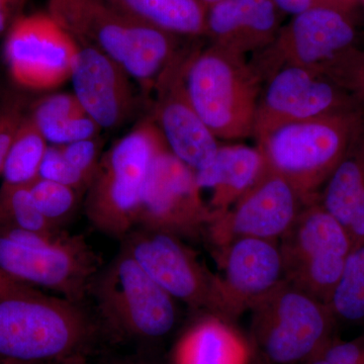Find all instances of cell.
Returning a JSON list of instances; mask_svg holds the SVG:
<instances>
[{
    "mask_svg": "<svg viewBox=\"0 0 364 364\" xmlns=\"http://www.w3.org/2000/svg\"><path fill=\"white\" fill-rule=\"evenodd\" d=\"M186 59L179 55L154 86V123L170 152L196 172L213 161L220 146L189 100L183 77Z\"/></svg>",
    "mask_w": 364,
    "mask_h": 364,
    "instance_id": "16",
    "label": "cell"
},
{
    "mask_svg": "<svg viewBox=\"0 0 364 364\" xmlns=\"http://www.w3.org/2000/svg\"><path fill=\"white\" fill-rule=\"evenodd\" d=\"M48 13L76 42L102 52L144 87L154 88L181 55L179 36L136 20L105 0H49Z\"/></svg>",
    "mask_w": 364,
    "mask_h": 364,
    "instance_id": "2",
    "label": "cell"
},
{
    "mask_svg": "<svg viewBox=\"0 0 364 364\" xmlns=\"http://www.w3.org/2000/svg\"><path fill=\"white\" fill-rule=\"evenodd\" d=\"M59 148L67 162L82 174L90 186L102 156L100 155L102 145L97 136L59 146Z\"/></svg>",
    "mask_w": 364,
    "mask_h": 364,
    "instance_id": "31",
    "label": "cell"
},
{
    "mask_svg": "<svg viewBox=\"0 0 364 364\" xmlns=\"http://www.w3.org/2000/svg\"><path fill=\"white\" fill-rule=\"evenodd\" d=\"M0 277H1V273H0Z\"/></svg>",
    "mask_w": 364,
    "mask_h": 364,
    "instance_id": "44",
    "label": "cell"
},
{
    "mask_svg": "<svg viewBox=\"0 0 364 364\" xmlns=\"http://www.w3.org/2000/svg\"><path fill=\"white\" fill-rule=\"evenodd\" d=\"M78 43L49 13L14 21L4 46L14 82L33 90L58 87L70 79Z\"/></svg>",
    "mask_w": 364,
    "mask_h": 364,
    "instance_id": "14",
    "label": "cell"
},
{
    "mask_svg": "<svg viewBox=\"0 0 364 364\" xmlns=\"http://www.w3.org/2000/svg\"><path fill=\"white\" fill-rule=\"evenodd\" d=\"M1 364H85L82 358L72 359L66 361H55V363H1Z\"/></svg>",
    "mask_w": 364,
    "mask_h": 364,
    "instance_id": "38",
    "label": "cell"
},
{
    "mask_svg": "<svg viewBox=\"0 0 364 364\" xmlns=\"http://www.w3.org/2000/svg\"><path fill=\"white\" fill-rule=\"evenodd\" d=\"M284 14L296 16L317 7H338L355 11L358 0H273Z\"/></svg>",
    "mask_w": 364,
    "mask_h": 364,
    "instance_id": "35",
    "label": "cell"
},
{
    "mask_svg": "<svg viewBox=\"0 0 364 364\" xmlns=\"http://www.w3.org/2000/svg\"><path fill=\"white\" fill-rule=\"evenodd\" d=\"M248 342L229 323L208 316L191 326L177 344L176 364H248Z\"/></svg>",
    "mask_w": 364,
    "mask_h": 364,
    "instance_id": "21",
    "label": "cell"
},
{
    "mask_svg": "<svg viewBox=\"0 0 364 364\" xmlns=\"http://www.w3.org/2000/svg\"><path fill=\"white\" fill-rule=\"evenodd\" d=\"M48 146L28 114L21 124L7 153L0 188L30 186L39 177L41 163Z\"/></svg>",
    "mask_w": 364,
    "mask_h": 364,
    "instance_id": "24",
    "label": "cell"
},
{
    "mask_svg": "<svg viewBox=\"0 0 364 364\" xmlns=\"http://www.w3.org/2000/svg\"><path fill=\"white\" fill-rule=\"evenodd\" d=\"M102 261L85 237L69 235L49 247L18 245L0 236V272L28 286L56 291L83 303Z\"/></svg>",
    "mask_w": 364,
    "mask_h": 364,
    "instance_id": "11",
    "label": "cell"
},
{
    "mask_svg": "<svg viewBox=\"0 0 364 364\" xmlns=\"http://www.w3.org/2000/svg\"><path fill=\"white\" fill-rule=\"evenodd\" d=\"M265 166L267 159L258 146H220L213 161L196 172V186L212 219L226 213L245 195Z\"/></svg>",
    "mask_w": 364,
    "mask_h": 364,
    "instance_id": "20",
    "label": "cell"
},
{
    "mask_svg": "<svg viewBox=\"0 0 364 364\" xmlns=\"http://www.w3.org/2000/svg\"><path fill=\"white\" fill-rule=\"evenodd\" d=\"M164 146L156 124L146 119L102 155L85 200L95 230L124 241L136 229L151 165Z\"/></svg>",
    "mask_w": 364,
    "mask_h": 364,
    "instance_id": "6",
    "label": "cell"
},
{
    "mask_svg": "<svg viewBox=\"0 0 364 364\" xmlns=\"http://www.w3.org/2000/svg\"><path fill=\"white\" fill-rule=\"evenodd\" d=\"M279 242L284 280L327 305L353 249L343 225L317 200L304 208Z\"/></svg>",
    "mask_w": 364,
    "mask_h": 364,
    "instance_id": "9",
    "label": "cell"
},
{
    "mask_svg": "<svg viewBox=\"0 0 364 364\" xmlns=\"http://www.w3.org/2000/svg\"><path fill=\"white\" fill-rule=\"evenodd\" d=\"M364 191V132L352 143L320 193L322 207L347 230Z\"/></svg>",
    "mask_w": 364,
    "mask_h": 364,
    "instance_id": "23",
    "label": "cell"
},
{
    "mask_svg": "<svg viewBox=\"0 0 364 364\" xmlns=\"http://www.w3.org/2000/svg\"><path fill=\"white\" fill-rule=\"evenodd\" d=\"M318 358L334 364H364V335L351 340H333Z\"/></svg>",
    "mask_w": 364,
    "mask_h": 364,
    "instance_id": "34",
    "label": "cell"
},
{
    "mask_svg": "<svg viewBox=\"0 0 364 364\" xmlns=\"http://www.w3.org/2000/svg\"><path fill=\"white\" fill-rule=\"evenodd\" d=\"M220 277L233 318L284 280L279 241L239 237L215 248Z\"/></svg>",
    "mask_w": 364,
    "mask_h": 364,
    "instance_id": "17",
    "label": "cell"
},
{
    "mask_svg": "<svg viewBox=\"0 0 364 364\" xmlns=\"http://www.w3.org/2000/svg\"><path fill=\"white\" fill-rule=\"evenodd\" d=\"M2 102H0V107H1Z\"/></svg>",
    "mask_w": 364,
    "mask_h": 364,
    "instance_id": "43",
    "label": "cell"
},
{
    "mask_svg": "<svg viewBox=\"0 0 364 364\" xmlns=\"http://www.w3.org/2000/svg\"><path fill=\"white\" fill-rule=\"evenodd\" d=\"M306 205L291 182L267 161L252 188L226 213L210 220L205 237L214 248L239 237L279 241Z\"/></svg>",
    "mask_w": 364,
    "mask_h": 364,
    "instance_id": "15",
    "label": "cell"
},
{
    "mask_svg": "<svg viewBox=\"0 0 364 364\" xmlns=\"http://www.w3.org/2000/svg\"><path fill=\"white\" fill-rule=\"evenodd\" d=\"M267 79L254 124L258 145L287 124L359 105L331 78L313 69L284 67Z\"/></svg>",
    "mask_w": 364,
    "mask_h": 364,
    "instance_id": "13",
    "label": "cell"
},
{
    "mask_svg": "<svg viewBox=\"0 0 364 364\" xmlns=\"http://www.w3.org/2000/svg\"><path fill=\"white\" fill-rule=\"evenodd\" d=\"M358 2H360V4H363V6H364V0H358Z\"/></svg>",
    "mask_w": 364,
    "mask_h": 364,
    "instance_id": "42",
    "label": "cell"
},
{
    "mask_svg": "<svg viewBox=\"0 0 364 364\" xmlns=\"http://www.w3.org/2000/svg\"><path fill=\"white\" fill-rule=\"evenodd\" d=\"M9 9L0 7V33L6 28L7 20H9Z\"/></svg>",
    "mask_w": 364,
    "mask_h": 364,
    "instance_id": "37",
    "label": "cell"
},
{
    "mask_svg": "<svg viewBox=\"0 0 364 364\" xmlns=\"http://www.w3.org/2000/svg\"><path fill=\"white\" fill-rule=\"evenodd\" d=\"M200 2L205 6V9H210V7L215 6V4H220L223 0H200Z\"/></svg>",
    "mask_w": 364,
    "mask_h": 364,
    "instance_id": "39",
    "label": "cell"
},
{
    "mask_svg": "<svg viewBox=\"0 0 364 364\" xmlns=\"http://www.w3.org/2000/svg\"><path fill=\"white\" fill-rule=\"evenodd\" d=\"M320 72L341 86L360 107L364 105V50L351 48L328 62Z\"/></svg>",
    "mask_w": 364,
    "mask_h": 364,
    "instance_id": "28",
    "label": "cell"
},
{
    "mask_svg": "<svg viewBox=\"0 0 364 364\" xmlns=\"http://www.w3.org/2000/svg\"><path fill=\"white\" fill-rule=\"evenodd\" d=\"M136 20L184 37L205 35L207 11L200 0H105Z\"/></svg>",
    "mask_w": 364,
    "mask_h": 364,
    "instance_id": "22",
    "label": "cell"
},
{
    "mask_svg": "<svg viewBox=\"0 0 364 364\" xmlns=\"http://www.w3.org/2000/svg\"><path fill=\"white\" fill-rule=\"evenodd\" d=\"M358 38L352 9H309L282 26L272 44L259 52V61L252 65L262 80L287 66L320 71L335 57L356 47Z\"/></svg>",
    "mask_w": 364,
    "mask_h": 364,
    "instance_id": "10",
    "label": "cell"
},
{
    "mask_svg": "<svg viewBox=\"0 0 364 364\" xmlns=\"http://www.w3.org/2000/svg\"><path fill=\"white\" fill-rule=\"evenodd\" d=\"M210 219L196 186V172L164 146L151 165L136 228L198 239L205 236Z\"/></svg>",
    "mask_w": 364,
    "mask_h": 364,
    "instance_id": "12",
    "label": "cell"
},
{
    "mask_svg": "<svg viewBox=\"0 0 364 364\" xmlns=\"http://www.w3.org/2000/svg\"><path fill=\"white\" fill-rule=\"evenodd\" d=\"M308 364H334L329 363V361L325 360V359L323 358H316L315 360L311 361L310 363Z\"/></svg>",
    "mask_w": 364,
    "mask_h": 364,
    "instance_id": "41",
    "label": "cell"
},
{
    "mask_svg": "<svg viewBox=\"0 0 364 364\" xmlns=\"http://www.w3.org/2000/svg\"><path fill=\"white\" fill-rule=\"evenodd\" d=\"M11 1H13V0H0V7L9 9H11Z\"/></svg>",
    "mask_w": 364,
    "mask_h": 364,
    "instance_id": "40",
    "label": "cell"
},
{
    "mask_svg": "<svg viewBox=\"0 0 364 364\" xmlns=\"http://www.w3.org/2000/svg\"><path fill=\"white\" fill-rule=\"evenodd\" d=\"M336 325H364V244L352 249L327 301Z\"/></svg>",
    "mask_w": 364,
    "mask_h": 364,
    "instance_id": "25",
    "label": "cell"
},
{
    "mask_svg": "<svg viewBox=\"0 0 364 364\" xmlns=\"http://www.w3.org/2000/svg\"><path fill=\"white\" fill-rule=\"evenodd\" d=\"M90 294L105 325L122 336L159 341L169 336L178 323L176 299L124 248L100 270Z\"/></svg>",
    "mask_w": 364,
    "mask_h": 364,
    "instance_id": "7",
    "label": "cell"
},
{
    "mask_svg": "<svg viewBox=\"0 0 364 364\" xmlns=\"http://www.w3.org/2000/svg\"><path fill=\"white\" fill-rule=\"evenodd\" d=\"M40 178L64 184L76 191L87 189L88 182L73 168L60 150L59 146L49 145L41 163Z\"/></svg>",
    "mask_w": 364,
    "mask_h": 364,
    "instance_id": "30",
    "label": "cell"
},
{
    "mask_svg": "<svg viewBox=\"0 0 364 364\" xmlns=\"http://www.w3.org/2000/svg\"><path fill=\"white\" fill-rule=\"evenodd\" d=\"M347 232L350 236L353 248L364 244V191L354 208Z\"/></svg>",
    "mask_w": 364,
    "mask_h": 364,
    "instance_id": "36",
    "label": "cell"
},
{
    "mask_svg": "<svg viewBox=\"0 0 364 364\" xmlns=\"http://www.w3.org/2000/svg\"><path fill=\"white\" fill-rule=\"evenodd\" d=\"M183 77L193 109L215 138L253 136L262 78L245 56L210 45L186 57Z\"/></svg>",
    "mask_w": 364,
    "mask_h": 364,
    "instance_id": "4",
    "label": "cell"
},
{
    "mask_svg": "<svg viewBox=\"0 0 364 364\" xmlns=\"http://www.w3.org/2000/svg\"><path fill=\"white\" fill-rule=\"evenodd\" d=\"M123 243L151 279L176 301L228 323L234 318L221 279L203 264L183 239L136 228Z\"/></svg>",
    "mask_w": 364,
    "mask_h": 364,
    "instance_id": "8",
    "label": "cell"
},
{
    "mask_svg": "<svg viewBox=\"0 0 364 364\" xmlns=\"http://www.w3.org/2000/svg\"><path fill=\"white\" fill-rule=\"evenodd\" d=\"M0 273V363L83 358L95 325L82 304L41 293Z\"/></svg>",
    "mask_w": 364,
    "mask_h": 364,
    "instance_id": "1",
    "label": "cell"
},
{
    "mask_svg": "<svg viewBox=\"0 0 364 364\" xmlns=\"http://www.w3.org/2000/svg\"><path fill=\"white\" fill-rule=\"evenodd\" d=\"M26 117L25 104L21 100L13 98L2 102L0 107V176L14 136Z\"/></svg>",
    "mask_w": 364,
    "mask_h": 364,
    "instance_id": "33",
    "label": "cell"
},
{
    "mask_svg": "<svg viewBox=\"0 0 364 364\" xmlns=\"http://www.w3.org/2000/svg\"><path fill=\"white\" fill-rule=\"evenodd\" d=\"M282 14L273 0H223L208 9L205 35L236 54L259 53L277 37Z\"/></svg>",
    "mask_w": 364,
    "mask_h": 364,
    "instance_id": "19",
    "label": "cell"
},
{
    "mask_svg": "<svg viewBox=\"0 0 364 364\" xmlns=\"http://www.w3.org/2000/svg\"><path fill=\"white\" fill-rule=\"evenodd\" d=\"M70 79L73 95L100 129L114 130L130 117L135 107L130 76L95 48L78 44Z\"/></svg>",
    "mask_w": 364,
    "mask_h": 364,
    "instance_id": "18",
    "label": "cell"
},
{
    "mask_svg": "<svg viewBox=\"0 0 364 364\" xmlns=\"http://www.w3.org/2000/svg\"><path fill=\"white\" fill-rule=\"evenodd\" d=\"M0 226L55 233L63 231L47 221L31 196L28 186L0 188Z\"/></svg>",
    "mask_w": 364,
    "mask_h": 364,
    "instance_id": "26",
    "label": "cell"
},
{
    "mask_svg": "<svg viewBox=\"0 0 364 364\" xmlns=\"http://www.w3.org/2000/svg\"><path fill=\"white\" fill-rule=\"evenodd\" d=\"M246 311L249 347L261 364H308L336 339V322L328 306L287 280Z\"/></svg>",
    "mask_w": 364,
    "mask_h": 364,
    "instance_id": "3",
    "label": "cell"
},
{
    "mask_svg": "<svg viewBox=\"0 0 364 364\" xmlns=\"http://www.w3.org/2000/svg\"><path fill=\"white\" fill-rule=\"evenodd\" d=\"M28 191L41 215L59 229L77 205L78 191L58 182L38 177L28 186Z\"/></svg>",
    "mask_w": 364,
    "mask_h": 364,
    "instance_id": "27",
    "label": "cell"
},
{
    "mask_svg": "<svg viewBox=\"0 0 364 364\" xmlns=\"http://www.w3.org/2000/svg\"><path fill=\"white\" fill-rule=\"evenodd\" d=\"M36 126L48 144L56 146L95 138L102 130L87 114L54 119Z\"/></svg>",
    "mask_w": 364,
    "mask_h": 364,
    "instance_id": "29",
    "label": "cell"
},
{
    "mask_svg": "<svg viewBox=\"0 0 364 364\" xmlns=\"http://www.w3.org/2000/svg\"><path fill=\"white\" fill-rule=\"evenodd\" d=\"M86 114L85 109L74 95L58 93L43 98L33 107L31 119L36 124L64 117H78Z\"/></svg>",
    "mask_w": 364,
    "mask_h": 364,
    "instance_id": "32",
    "label": "cell"
},
{
    "mask_svg": "<svg viewBox=\"0 0 364 364\" xmlns=\"http://www.w3.org/2000/svg\"><path fill=\"white\" fill-rule=\"evenodd\" d=\"M364 132L360 105L282 127L258 145L275 171L306 205L317 202L326 182Z\"/></svg>",
    "mask_w": 364,
    "mask_h": 364,
    "instance_id": "5",
    "label": "cell"
}]
</instances>
